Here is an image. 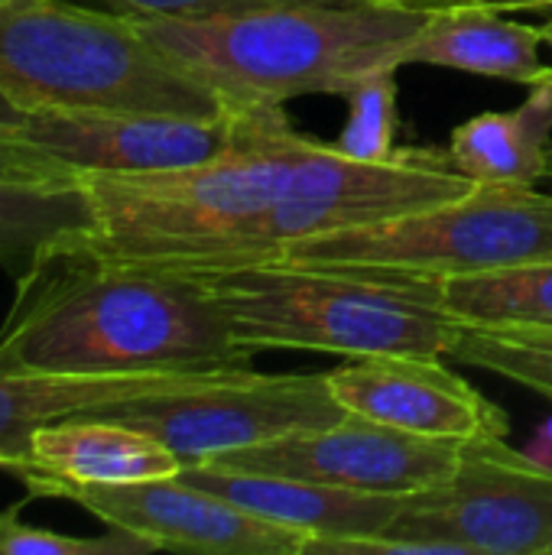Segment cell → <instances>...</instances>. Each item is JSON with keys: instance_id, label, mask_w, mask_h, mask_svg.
<instances>
[{"instance_id": "obj_1", "label": "cell", "mask_w": 552, "mask_h": 555, "mask_svg": "<svg viewBox=\"0 0 552 555\" xmlns=\"http://www.w3.org/2000/svg\"><path fill=\"white\" fill-rule=\"evenodd\" d=\"M81 182L98 228L78 250L189 276L273 263L316 234L429 208L475 185L449 150L400 146L387 163H361L293 124L198 166Z\"/></svg>"}, {"instance_id": "obj_21", "label": "cell", "mask_w": 552, "mask_h": 555, "mask_svg": "<svg viewBox=\"0 0 552 555\" xmlns=\"http://www.w3.org/2000/svg\"><path fill=\"white\" fill-rule=\"evenodd\" d=\"M156 553L146 540L114 530L107 537H65L55 530H39L20 524V507L0 514V555H133Z\"/></svg>"}, {"instance_id": "obj_19", "label": "cell", "mask_w": 552, "mask_h": 555, "mask_svg": "<svg viewBox=\"0 0 552 555\" xmlns=\"http://www.w3.org/2000/svg\"><path fill=\"white\" fill-rule=\"evenodd\" d=\"M452 361L498 374L552 403V332L462 325L449 345Z\"/></svg>"}, {"instance_id": "obj_4", "label": "cell", "mask_w": 552, "mask_h": 555, "mask_svg": "<svg viewBox=\"0 0 552 555\" xmlns=\"http://www.w3.org/2000/svg\"><path fill=\"white\" fill-rule=\"evenodd\" d=\"M231 335L257 351L446 358L459 322L446 280L329 263H257L198 276Z\"/></svg>"}, {"instance_id": "obj_12", "label": "cell", "mask_w": 552, "mask_h": 555, "mask_svg": "<svg viewBox=\"0 0 552 555\" xmlns=\"http://www.w3.org/2000/svg\"><path fill=\"white\" fill-rule=\"evenodd\" d=\"M332 397L348 416L384 423L426 439H508V416L442 358L374 354L325 371Z\"/></svg>"}, {"instance_id": "obj_7", "label": "cell", "mask_w": 552, "mask_h": 555, "mask_svg": "<svg viewBox=\"0 0 552 555\" xmlns=\"http://www.w3.org/2000/svg\"><path fill=\"white\" fill-rule=\"evenodd\" d=\"M293 124L283 107L221 117H166L114 111H26L13 140L16 172L46 179L143 176L208 163Z\"/></svg>"}, {"instance_id": "obj_8", "label": "cell", "mask_w": 552, "mask_h": 555, "mask_svg": "<svg viewBox=\"0 0 552 555\" xmlns=\"http://www.w3.org/2000/svg\"><path fill=\"white\" fill-rule=\"evenodd\" d=\"M91 416L153 436L185 468L286 433L332 426L348 413L332 397L325 374H257L251 367L192 377L111 403Z\"/></svg>"}, {"instance_id": "obj_20", "label": "cell", "mask_w": 552, "mask_h": 555, "mask_svg": "<svg viewBox=\"0 0 552 555\" xmlns=\"http://www.w3.org/2000/svg\"><path fill=\"white\" fill-rule=\"evenodd\" d=\"M348 127L335 146L361 163H387L400 153L397 146V68L364 75L348 94Z\"/></svg>"}, {"instance_id": "obj_15", "label": "cell", "mask_w": 552, "mask_h": 555, "mask_svg": "<svg viewBox=\"0 0 552 555\" xmlns=\"http://www.w3.org/2000/svg\"><path fill=\"white\" fill-rule=\"evenodd\" d=\"M540 46V26H524L482 3H449L429 10V20L403 52V65H436L534 85L550 72Z\"/></svg>"}, {"instance_id": "obj_24", "label": "cell", "mask_w": 552, "mask_h": 555, "mask_svg": "<svg viewBox=\"0 0 552 555\" xmlns=\"http://www.w3.org/2000/svg\"><path fill=\"white\" fill-rule=\"evenodd\" d=\"M468 3H482L491 10H524V13H550L552 0H468Z\"/></svg>"}, {"instance_id": "obj_9", "label": "cell", "mask_w": 552, "mask_h": 555, "mask_svg": "<svg viewBox=\"0 0 552 555\" xmlns=\"http://www.w3.org/2000/svg\"><path fill=\"white\" fill-rule=\"evenodd\" d=\"M384 537L429 555H552V468L508 439H472L446 481L403 498Z\"/></svg>"}, {"instance_id": "obj_23", "label": "cell", "mask_w": 552, "mask_h": 555, "mask_svg": "<svg viewBox=\"0 0 552 555\" xmlns=\"http://www.w3.org/2000/svg\"><path fill=\"white\" fill-rule=\"evenodd\" d=\"M23 114H26L23 107H16L10 98L0 94V169H7V172H16L13 163H10V140H13V133H16ZM23 176H26V172H23Z\"/></svg>"}, {"instance_id": "obj_10", "label": "cell", "mask_w": 552, "mask_h": 555, "mask_svg": "<svg viewBox=\"0 0 552 555\" xmlns=\"http://www.w3.org/2000/svg\"><path fill=\"white\" fill-rule=\"evenodd\" d=\"M462 449L465 442L455 439H426L361 416H345L332 426L299 429L241 452H228L215 462L358 494L410 498L446 481Z\"/></svg>"}, {"instance_id": "obj_27", "label": "cell", "mask_w": 552, "mask_h": 555, "mask_svg": "<svg viewBox=\"0 0 552 555\" xmlns=\"http://www.w3.org/2000/svg\"><path fill=\"white\" fill-rule=\"evenodd\" d=\"M550 179H552V146H550Z\"/></svg>"}, {"instance_id": "obj_17", "label": "cell", "mask_w": 552, "mask_h": 555, "mask_svg": "<svg viewBox=\"0 0 552 555\" xmlns=\"http://www.w3.org/2000/svg\"><path fill=\"white\" fill-rule=\"evenodd\" d=\"M552 68L517 111L475 114L452 130L449 156L475 185H537L550 179Z\"/></svg>"}, {"instance_id": "obj_5", "label": "cell", "mask_w": 552, "mask_h": 555, "mask_svg": "<svg viewBox=\"0 0 552 555\" xmlns=\"http://www.w3.org/2000/svg\"><path fill=\"white\" fill-rule=\"evenodd\" d=\"M0 94L23 111L221 117L231 107L146 42L130 16L0 0Z\"/></svg>"}, {"instance_id": "obj_25", "label": "cell", "mask_w": 552, "mask_h": 555, "mask_svg": "<svg viewBox=\"0 0 552 555\" xmlns=\"http://www.w3.org/2000/svg\"><path fill=\"white\" fill-rule=\"evenodd\" d=\"M351 3H390V7H416V10H436L449 3H468V0H351Z\"/></svg>"}, {"instance_id": "obj_16", "label": "cell", "mask_w": 552, "mask_h": 555, "mask_svg": "<svg viewBox=\"0 0 552 555\" xmlns=\"http://www.w3.org/2000/svg\"><path fill=\"white\" fill-rule=\"evenodd\" d=\"M94 228V205L81 179L0 169V267L16 280L59 254L85 247Z\"/></svg>"}, {"instance_id": "obj_2", "label": "cell", "mask_w": 552, "mask_h": 555, "mask_svg": "<svg viewBox=\"0 0 552 555\" xmlns=\"http://www.w3.org/2000/svg\"><path fill=\"white\" fill-rule=\"evenodd\" d=\"M0 371L224 374L251 371L198 276L59 254L16 280Z\"/></svg>"}, {"instance_id": "obj_6", "label": "cell", "mask_w": 552, "mask_h": 555, "mask_svg": "<svg viewBox=\"0 0 552 555\" xmlns=\"http://www.w3.org/2000/svg\"><path fill=\"white\" fill-rule=\"evenodd\" d=\"M552 257V195L534 185H472L459 198L338 228L286 247L273 263L371 267L436 280Z\"/></svg>"}, {"instance_id": "obj_3", "label": "cell", "mask_w": 552, "mask_h": 555, "mask_svg": "<svg viewBox=\"0 0 552 555\" xmlns=\"http://www.w3.org/2000/svg\"><path fill=\"white\" fill-rule=\"evenodd\" d=\"M429 10L390 3H277L244 13L133 20L153 49L231 111L348 94L364 75L403 68Z\"/></svg>"}, {"instance_id": "obj_13", "label": "cell", "mask_w": 552, "mask_h": 555, "mask_svg": "<svg viewBox=\"0 0 552 555\" xmlns=\"http://www.w3.org/2000/svg\"><path fill=\"white\" fill-rule=\"evenodd\" d=\"M179 478L202 491L221 494L251 517L303 533L309 540L306 553L322 543L381 537L387 533L390 520L403 504V498L394 494H358L345 488L312 485L303 478L228 468L218 462L185 465Z\"/></svg>"}, {"instance_id": "obj_14", "label": "cell", "mask_w": 552, "mask_h": 555, "mask_svg": "<svg viewBox=\"0 0 552 555\" xmlns=\"http://www.w3.org/2000/svg\"><path fill=\"white\" fill-rule=\"evenodd\" d=\"M182 472V462L153 436L78 413L59 423H49L33 433L29 459L16 478L39 498H59L75 485H127L172 478Z\"/></svg>"}, {"instance_id": "obj_11", "label": "cell", "mask_w": 552, "mask_h": 555, "mask_svg": "<svg viewBox=\"0 0 552 555\" xmlns=\"http://www.w3.org/2000/svg\"><path fill=\"white\" fill-rule=\"evenodd\" d=\"M59 498L81 504L101 524L146 540L153 550L205 555H303L306 537L202 491L179 475L127 485H75Z\"/></svg>"}, {"instance_id": "obj_22", "label": "cell", "mask_w": 552, "mask_h": 555, "mask_svg": "<svg viewBox=\"0 0 552 555\" xmlns=\"http://www.w3.org/2000/svg\"><path fill=\"white\" fill-rule=\"evenodd\" d=\"M98 10H111L130 20L146 16H172V20H198L221 13H244L277 3H351V0H91Z\"/></svg>"}, {"instance_id": "obj_18", "label": "cell", "mask_w": 552, "mask_h": 555, "mask_svg": "<svg viewBox=\"0 0 552 555\" xmlns=\"http://www.w3.org/2000/svg\"><path fill=\"white\" fill-rule=\"evenodd\" d=\"M446 309L462 325L552 332V257L446 280Z\"/></svg>"}, {"instance_id": "obj_26", "label": "cell", "mask_w": 552, "mask_h": 555, "mask_svg": "<svg viewBox=\"0 0 552 555\" xmlns=\"http://www.w3.org/2000/svg\"><path fill=\"white\" fill-rule=\"evenodd\" d=\"M540 36H543V42L552 49V16H550V23H543V26H540Z\"/></svg>"}]
</instances>
